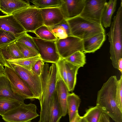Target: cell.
Masks as SVG:
<instances>
[{
	"label": "cell",
	"instance_id": "6da1fadb",
	"mask_svg": "<svg viewBox=\"0 0 122 122\" xmlns=\"http://www.w3.org/2000/svg\"><path fill=\"white\" fill-rule=\"evenodd\" d=\"M57 69L56 63L50 66L44 64L40 76L42 93L39 100L40 105V118L38 122H48L52 97L56 90Z\"/></svg>",
	"mask_w": 122,
	"mask_h": 122
},
{
	"label": "cell",
	"instance_id": "7a4b0ae2",
	"mask_svg": "<svg viewBox=\"0 0 122 122\" xmlns=\"http://www.w3.org/2000/svg\"><path fill=\"white\" fill-rule=\"evenodd\" d=\"M117 81L116 76H113L103 84L98 92L96 105L115 122H122V112L116 102Z\"/></svg>",
	"mask_w": 122,
	"mask_h": 122
},
{
	"label": "cell",
	"instance_id": "3957f363",
	"mask_svg": "<svg viewBox=\"0 0 122 122\" xmlns=\"http://www.w3.org/2000/svg\"><path fill=\"white\" fill-rule=\"evenodd\" d=\"M107 35L110 43V59L113 67L118 70V62L122 58V2L113 19Z\"/></svg>",
	"mask_w": 122,
	"mask_h": 122
},
{
	"label": "cell",
	"instance_id": "277c9868",
	"mask_svg": "<svg viewBox=\"0 0 122 122\" xmlns=\"http://www.w3.org/2000/svg\"><path fill=\"white\" fill-rule=\"evenodd\" d=\"M72 36L83 40L105 33L102 25L79 16L66 20Z\"/></svg>",
	"mask_w": 122,
	"mask_h": 122
},
{
	"label": "cell",
	"instance_id": "5b68a950",
	"mask_svg": "<svg viewBox=\"0 0 122 122\" xmlns=\"http://www.w3.org/2000/svg\"><path fill=\"white\" fill-rule=\"evenodd\" d=\"M12 15L27 32H33L44 25L40 9L30 6L17 11Z\"/></svg>",
	"mask_w": 122,
	"mask_h": 122
},
{
	"label": "cell",
	"instance_id": "8992f818",
	"mask_svg": "<svg viewBox=\"0 0 122 122\" xmlns=\"http://www.w3.org/2000/svg\"><path fill=\"white\" fill-rule=\"evenodd\" d=\"M36 109L35 104H26L23 102L5 113L2 116V118L6 122H30L39 116Z\"/></svg>",
	"mask_w": 122,
	"mask_h": 122
},
{
	"label": "cell",
	"instance_id": "52a82bcc",
	"mask_svg": "<svg viewBox=\"0 0 122 122\" xmlns=\"http://www.w3.org/2000/svg\"><path fill=\"white\" fill-rule=\"evenodd\" d=\"M4 72L10 81L14 92L24 100L35 98L32 92L25 81L10 67L5 66Z\"/></svg>",
	"mask_w": 122,
	"mask_h": 122
},
{
	"label": "cell",
	"instance_id": "ba28073f",
	"mask_svg": "<svg viewBox=\"0 0 122 122\" xmlns=\"http://www.w3.org/2000/svg\"><path fill=\"white\" fill-rule=\"evenodd\" d=\"M11 68L26 84L34 94L35 98L39 100L42 93L41 78L33 72L21 66L9 64Z\"/></svg>",
	"mask_w": 122,
	"mask_h": 122
},
{
	"label": "cell",
	"instance_id": "9c48e42d",
	"mask_svg": "<svg viewBox=\"0 0 122 122\" xmlns=\"http://www.w3.org/2000/svg\"><path fill=\"white\" fill-rule=\"evenodd\" d=\"M41 59L45 63H56L60 58L55 41H48L32 37Z\"/></svg>",
	"mask_w": 122,
	"mask_h": 122
},
{
	"label": "cell",
	"instance_id": "30bf717a",
	"mask_svg": "<svg viewBox=\"0 0 122 122\" xmlns=\"http://www.w3.org/2000/svg\"><path fill=\"white\" fill-rule=\"evenodd\" d=\"M55 42L58 52L60 57L63 59L77 51L83 52L82 40L75 36H70L58 39Z\"/></svg>",
	"mask_w": 122,
	"mask_h": 122
},
{
	"label": "cell",
	"instance_id": "8fae6325",
	"mask_svg": "<svg viewBox=\"0 0 122 122\" xmlns=\"http://www.w3.org/2000/svg\"><path fill=\"white\" fill-rule=\"evenodd\" d=\"M107 2L106 0H86L83 9L79 16L102 24V16Z\"/></svg>",
	"mask_w": 122,
	"mask_h": 122
},
{
	"label": "cell",
	"instance_id": "7c38bea8",
	"mask_svg": "<svg viewBox=\"0 0 122 122\" xmlns=\"http://www.w3.org/2000/svg\"><path fill=\"white\" fill-rule=\"evenodd\" d=\"M0 30L12 33L17 39L27 32L12 14L0 16Z\"/></svg>",
	"mask_w": 122,
	"mask_h": 122
},
{
	"label": "cell",
	"instance_id": "4fadbf2b",
	"mask_svg": "<svg viewBox=\"0 0 122 122\" xmlns=\"http://www.w3.org/2000/svg\"><path fill=\"white\" fill-rule=\"evenodd\" d=\"M86 0H61L60 7L66 20L79 16L84 8Z\"/></svg>",
	"mask_w": 122,
	"mask_h": 122
},
{
	"label": "cell",
	"instance_id": "5bb4252c",
	"mask_svg": "<svg viewBox=\"0 0 122 122\" xmlns=\"http://www.w3.org/2000/svg\"><path fill=\"white\" fill-rule=\"evenodd\" d=\"M44 25L48 27L54 26L65 20L60 7L40 9Z\"/></svg>",
	"mask_w": 122,
	"mask_h": 122
},
{
	"label": "cell",
	"instance_id": "9a60e30c",
	"mask_svg": "<svg viewBox=\"0 0 122 122\" xmlns=\"http://www.w3.org/2000/svg\"><path fill=\"white\" fill-rule=\"evenodd\" d=\"M22 58L24 56L15 41L0 46V62L4 66L8 67V60Z\"/></svg>",
	"mask_w": 122,
	"mask_h": 122
},
{
	"label": "cell",
	"instance_id": "2e32d148",
	"mask_svg": "<svg viewBox=\"0 0 122 122\" xmlns=\"http://www.w3.org/2000/svg\"><path fill=\"white\" fill-rule=\"evenodd\" d=\"M56 89L62 117H64L68 113L67 98L69 92L67 86L61 77L58 71Z\"/></svg>",
	"mask_w": 122,
	"mask_h": 122
},
{
	"label": "cell",
	"instance_id": "e0dca14e",
	"mask_svg": "<svg viewBox=\"0 0 122 122\" xmlns=\"http://www.w3.org/2000/svg\"><path fill=\"white\" fill-rule=\"evenodd\" d=\"M106 39L105 33H100L82 40L84 53H93L102 46Z\"/></svg>",
	"mask_w": 122,
	"mask_h": 122
},
{
	"label": "cell",
	"instance_id": "ac0fdd59",
	"mask_svg": "<svg viewBox=\"0 0 122 122\" xmlns=\"http://www.w3.org/2000/svg\"><path fill=\"white\" fill-rule=\"evenodd\" d=\"M30 5L29 2L23 0H0V11L6 15L12 14Z\"/></svg>",
	"mask_w": 122,
	"mask_h": 122
},
{
	"label": "cell",
	"instance_id": "d6986e66",
	"mask_svg": "<svg viewBox=\"0 0 122 122\" xmlns=\"http://www.w3.org/2000/svg\"><path fill=\"white\" fill-rule=\"evenodd\" d=\"M0 96L10 97L23 102L24 100L13 92L10 82L4 72L0 73Z\"/></svg>",
	"mask_w": 122,
	"mask_h": 122
},
{
	"label": "cell",
	"instance_id": "ffe728a7",
	"mask_svg": "<svg viewBox=\"0 0 122 122\" xmlns=\"http://www.w3.org/2000/svg\"><path fill=\"white\" fill-rule=\"evenodd\" d=\"M117 0H110L105 4L101 18V23L105 28L110 27L112 16L116 8Z\"/></svg>",
	"mask_w": 122,
	"mask_h": 122
},
{
	"label": "cell",
	"instance_id": "44dd1931",
	"mask_svg": "<svg viewBox=\"0 0 122 122\" xmlns=\"http://www.w3.org/2000/svg\"><path fill=\"white\" fill-rule=\"evenodd\" d=\"M65 62L66 70L67 86L69 92H72L76 85L78 71L80 67L65 60Z\"/></svg>",
	"mask_w": 122,
	"mask_h": 122
},
{
	"label": "cell",
	"instance_id": "7402d4cb",
	"mask_svg": "<svg viewBox=\"0 0 122 122\" xmlns=\"http://www.w3.org/2000/svg\"><path fill=\"white\" fill-rule=\"evenodd\" d=\"M81 102L79 96L74 93H69L67 98V108L69 122L72 119L76 112H78Z\"/></svg>",
	"mask_w": 122,
	"mask_h": 122
},
{
	"label": "cell",
	"instance_id": "603a6c76",
	"mask_svg": "<svg viewBox=\"0 0 122 122\" xmlns=\"http://www.w3.org/2000/svg\"><path fill=\"white\" fill-rule=\"evenodd\" d=\"M23 102L10 97L0 96V115L2 116Z\"/></svg>",
	"mask_w": 122,
	"mask_h": 122
},
{
	"label": "cell",
	"instance_id": "cb8c5ba5",
	"mask_svg": "<svg viewBox=\"0 0 122 122\" xmlns=\"http://www.w3.org/2000/svg\"><path fill=\"white\" fill-rule=\"evenodd\" d=\"M62 117V115L56 90L52 97L48 122H60Z\"/></svg>",
	"mask_w": 122,
	"mask_h": 122
},
{
	"label": "cell",
	"instance_id": "d4e9b609",
	"mask_svg": "<svg viewBox=\"0 0 122 122\" xmlns=\"http://www.w3.org/2000/svg\"><path fill=\"white\" fill-rule=\"evenodd\" d=\"M41 59L39 54L36 56L28 58L12 59L7 61L9 67V64L21 66L30 71H31L36 62Z\"/></svg>",
	"mask_w": 122,
	"mask_h": 122
},
{
	"label": "cell",
	"instance_id": "484cf974",
	"mask_svg": "<svg viewBox=\"0 0 122 122\" xmlns=\"http://www.w3.org/2000/svg\"><path fill=\"white\" fill-rule=\"evenodd\" d=\"M57 39L65 38L72 36L69 25L65 20L53 27H48Z\"/></svg>",
	"mask_w": 122,
	"mask_h": 122
},
{
	"label": "cell",
	"instance_id": "4316f807",
	"mask_svg": "<svg viewBox=\"0 0 122 122\" xmlns=\"http://www.w3.org/2000/svg\"><path fill=\"white\" fill-rule=\"evenodd\" d=\"M103 113L101 108L96 105L87 109L82 117L87 122H100Z\"/></svg>",
	"mask_w": 122,
	"mask_h": 122
},
{
	"label": "cell",
	"instance_id": "83f0119b",
	"mask_svg": "<svg viewBox=\"0 0 122 122\" xmlns=\"http://www.w3.org/2000/svg\"><path fill=\"white\" fill-rule=\"evenodd\" d=\"M33 33L38 37L44 40L55 41L58 39L49 28L44 25L36 30Z\"/></svg>",
	"mask_w": 122,
	"mask_h": 122
},
{
	"label": "cell",
	"instance_id": "f1b7e54d",
	"mask_svg": "<svg viewBox=\"0 0 122 122\" xmlns=\"http://www.w3.org/2000/svg\"><path fill=\"white\" fill-rule=\"evenodd\" d=\"M71 63L83 67L86 63V56L84 52L78 51L70 56L63 59Z\"/></svg>",
	"mask_w": 122,
	"mask_h": 122
},
{
	"label": "cell",
	"instance_id": "f546056e",
	"mask_svg": "<svg viewBox=\"0 0 122 122\" xmlns=\"http://www.w3.org/2000/svg\"><path fill=\"white\" fill-rule=\"evenodd\" d=\"M30 1L39 9L60 7L62 3L61 0H34Z\"/></svg>",
	"mask_w": 122,
	"mask_h": 122
},
{
	"label": "cell",
	"instance_id": "4dcf8cb0",
	"mask_svg": "<svg viewBox=\"0 0 122 122\" xmlns=\"http://www.w3.org/2000/svg\"><path fill=\"white\" fill-rule=\"evenodd\" d=\"M15 43L18 47L24 58L32 57L38 55V53L31 48L17 41H15Z\"/></svg>",
	"mask_w": 122,
	"mask_h": 122
},
{
	"label": "cell",
	"instance_id": "1f68e13d",
	"mask_svg": "<svg viewBox=\"0 0 122 122\" xmlns=\"http://www.w3.org/2000/svg\"><path fill=\"white\" fill-rule=\"evenodd\" d=\"M27 33H25L20 36L15 41L23 43L38 53V49L32 37Z\"/></svg>",
	"mask_w": 122,
	"mask_h": 122
},
{
	"label": "cell",
	"instance_id": "d6a6232c",
	"mask_svg": "<svg viewBox=\"0 0 122 122\" xmlns=\"http://www.w3.org/2000/svg\"><path fill=\"white\" fill-rule=\"evenodd\" d=\"M17 38L12 33L0 30V46L15 41Z\"/></svg>",
	"mask_w": 122,
	"mask_h": 122
},
{
	"label": "cell",
	"instance_id": "836d02e7",
	"mask_svg": "<svg viewBox=\"0 0 122 122\" xmlns=\"http://www.w3.org/2000/svg\"><path fill=\"white\" fill-rule=\"evenodd\" d=\"M56 64L57 66L58 72L67 86L66 70L65 60L63 58L60 57Z\"/></svg>",
	"mask_w": 122,
	"mask_h": 122
},
{
	"label": "cell",
	"instance_id": "e575fe53",
	"mask_svg": "<svg viewBox=\"0 0 122 122\" xmlns=\"http://www.w3.org/2000/svg\"><path fill=\"white\" fill-rule=\"evenodd\" d=\"M117 105L120 111L122 112V75L121 74L119 79L118 80L116 97Z\"/></svg>",
	"mask_w": 122,
	"mask_h": 122
},
{
	"label": "cell",
	"instance_id": "d590c367",
	"mask_svg": "<svg viewBox=\"0 0 122 122\" xmlns=\"http://www.w3.org/2000/svg\"><path fill=\"white\" fill-rule=\"evenodd\" d=\"M45 63L41 59L35 63L31 70V71L39 76H40Z\"/></svg>",
	"mask_w": 122,
	"mask_h": 122
},
{
	"label": "cell",
	"instance_id": "8d00e7d4",
	"mask_svg": "<svg viewBox=\"0 0 122 122\" xmlns=\"http://www.w3.org/2000/svg\"><path fill=\"white\" fill-rule=\"evenodd\" d=\"M81 117L79 115L78 112H76L72 120L69 122H79Z\"/></svg>",
	"mask_w": 122,
	"mask_h": 122
},
{
	"label": "cell",
	"instance_id": "74e56055",
	"mask_svg": "<svg viewBox=\"0 0 122 122\" xmlns=\"http://www.w3.org/2000/svg\"><path fill=\"white\" fill-rule=\"evenodd\" d=\"M109 117L107 115L103 113L102 115L100 122H110Z\"/></svg>",
	"mask_w": 122,
	"mask_h": 122
},
{
	"label": "cell",
	"instance_id": "f35d334b",
	"mask_svg": "<svg viewBox=\"0 0 122 122\" xmlns=\"http://www.w3.org/2000/svg\"><path fill=\"white\" fill-rule=\"evenodd\" d=\"M118 70L122 73V58L118 60Z\"/></svg>",
	"mask_w": 122,
	"mask_h": 122
},
{
	"label": "cell",
	"instance_id": "ab89813d",
	"mask_svg": "<svg viewBox=\"0 0 122 122\" xmlns=\"http://www.w3.org/2000/svg\"><path fill=\"white\" fill-rule=\"evenodd\" d=\"M4 66L0 62V73L4 72Z\"/></svg>",
	"mask_w": 122,
	"mask_h": 122
},
{
	"label": "cell",
	"instance_id": "60d3db41",
	"mask_svg": "<svg viewBox=\"0 0 122 122\" xmlns=\"http://www.w3.org/2000/svg\"><path fill=\"white\" fill-rule=\"evenodd\" d=\"M79 122H87L86 119L83 117H81V118Z\"/></svg>",
	"mask_w": 122,
	"mask_h": 122
}]
</instances>
